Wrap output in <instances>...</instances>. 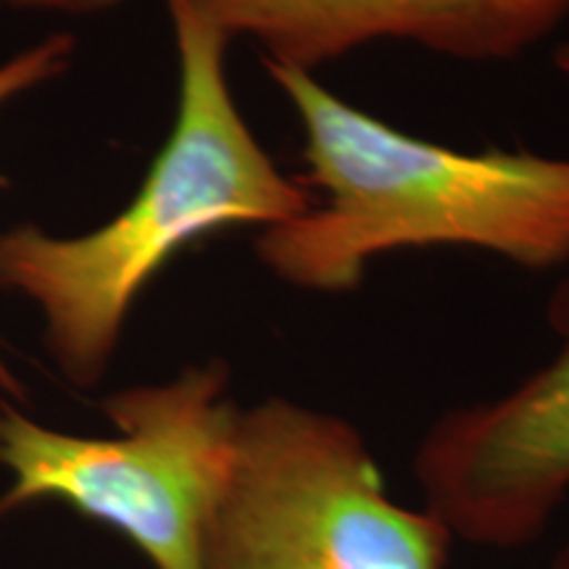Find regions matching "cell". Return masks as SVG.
<instances>
[{"label": "cell", "mask_w": 569, "mask_h": 569, "mask_svg": "<svg viewBox=\"0 0 569 569\" xmlns=\"http://www.w3.org/2000/svg\"><path fill=\"white\" fill-rule=\"evenodd\" d=\"M122 0H0V9L30 13H63V17H96L111 11Z\"/></svg>", "instance_id": "cell-8"}, {"label": "cell", "mask_w": 569, "mask_h": 569, "mask_svg": "<svg viewBox=\"0 0 569 569\" xmlns=\"http://www.w3.org/2000/svg\"><path fill=\"white\" fill-rule=\"evenodd\" d=\"M163 3L180 74L177 113L132 201L71 238L34 224L0 230V290L38 309L48 353L80 388L101 382L134 303L177 253L213 232L290 222L317 201L246 122L227 77L230 40L184 0Z\"/></svg>", "instance_id": "cell-1"}, {"label": "cell", "mask_w": 569, "mask_h": 569, "mask_svg": "<svg viewBox=\"0 0 569 569\" xmlns=\"http://www.w3.org/2000/svg\"><path fill=\"white\" fill-rule=\"evenodd\" d=\"M227 40L315 74L380 40L459 61H511L569 17V0H184Z\"/></svg>", "instance_id": "cell-6"}, {"label": "cell", "mask_w": 569, "mask_h": 569, "mask_svg": "<svg viewBox=\"0 0 569 569\" xmlns=\"http://www.w3.org/2000/svg\"><path fill=\"white\" fill-rule=\"evenodd\" d=\"M551 569H569V540L557 551V557L551 559Z\"/></svg>", "instance_id": "cell-10"}, {"label": "cell", "mask_w": 569, "mask_h": 569, "mask_svg": "<svg viewBox=\"0 0 569 569\" xmlns=\"http://www.w3.org/2000/svg\"><path fill=\"white\" fill-rule=\"evenodd\" d=\"M264 67L303 132V182L322 193L256 238L277 280L351 293L377 256L438 246L478 248L532 272L569 261V159L438 146L356 109L309 71Z\"/></svg>", "instance_id": "cell-2"}, {"label": "cell", "mask_w": 569, "mask_h": 569, "mask_svg": "<svg viewBox=\"0 0 569 569\" xmlns=\"http://www.w3.org/2000/svg\"><path fill=\"white\" fill-rule=\"evenodd\" d=\"M3 407H6V401H3V396H0V415H3Z\"/></svg>", "instance_id": "cell-11"}, {"label": "cell", "mask_w": 569, "mask_h": 569, "mask_svg": "<svg viewBox=\"0 0 569 569\" xmlns=\"http://www.w3.org/2000/svg\"><path fill=\"white\" fill-rule=\"evenodd\" d=\"M553 67H557L561 74L569 77V42H565V46H559V51L553 53Z\"/></svg>", "instance_id": "cell-9"}, {"label": "cell", "mask_w": 569, "mask_h": 569, "mask_svg": "<svg viewBox=\"0 0 569 569\" xmlns=\"http://www.w3.org/2000/svg\"><path fill=\"white\" fill-rule=\"evenodd\" d=\"M71 59H74V40L69 34H51V38L13 53L9 61L0 63V109L40 84L59 80L67 74ZM0 396H24V388L11 372V367L6 365L3 353H0Z\"/></svg>", "instance_id": "cell-7"}, {"label": "cell", "mask_w": 569, "mask_h": 569, "mask_svg": "<svg viewBox=\"0 0 569 569\" xmlns=\"http://www.w3.org/2000/svg\"><path fill=\"white\" fill-rule=\"evenodd\" d=\"M551 361L507 393L448 409L415 451L422 507L453 540L488 551L536 543L569 498V282L551 301Z\"/></svg>", "instance_id": "cell-5"}, {"label": "cell", "mask_w": 569, "mask_h": 569, "mask_svg": "<svg viewBox=\"0 0 569 569\" xmlns=\"http://www.w3.org/2000/svg\"><path fill=\"white\" fill-rule=\"evenodd\" d=\"M222 359L106 396L113 436H74L11 403L0 415V515L56 501L119 532L151 569H203V538L230 475L240 403Z\"/></svg>", "instance_id": "cell-3"}, {"label": "cell", "mask_w": 569, "mask_h": 569, "mask_svg": "<svg viewBox=\"0 0 569 569\" xmlns=\"http://www.w3.org/2000/svg\"><path fill=\"white\" fill-rule=\"evenodd\" d=\"M451 532L390 493L365 432L288 396L240 409L203 569H446Z\"/></svg>", "instance_id": "cell-4"}]
</instances>
